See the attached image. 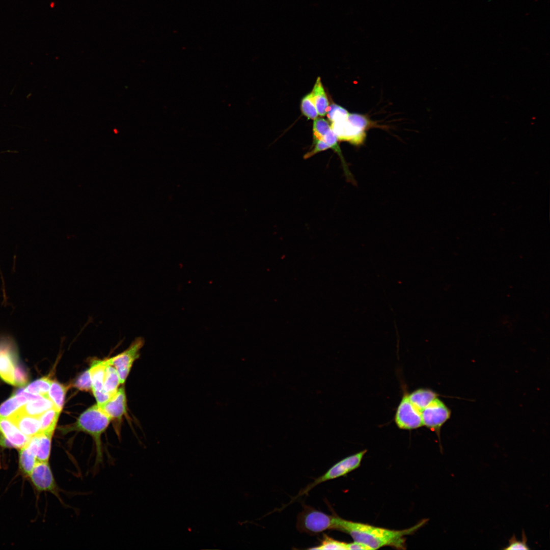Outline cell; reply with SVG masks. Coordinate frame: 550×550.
I'll list each match as a JSON object with an SVG mask.
<instances>
[{"label":"cell","mask_w":550,"mask_h":550,"mask_svg":"<svg viewBox=\"0 0 550 550\" xmlns=\"http://www.w3.org/2000/svg\"><path fill=\"white\" fill-rule=\"evenodd\" d=\"M69 388L57 380H52L48 393V397L52 401L54 407L61 412L64 403L66 393Z\"/></svg>","instance_id":"cell-18"},{"label":"cell","mask_w":550,"mask_h":550,"mask_svg":"<svg viewBox=\"0 0 550 550\" xmlns=\"http://www.w3.org/2000/svg\"><path fill=\"white\" fill-rule=\"evenodd\" d=\"M111 419L97 405H93L84 411L72 426L64 429V433L72 431H81L89 434L93 438L96 448L95 465L98 466L103 462V450L101 435L107 429Z\"/></svg>","instance_id":"cell-2"},{"label":"cell","mask_w":550,"mask_h":550,"mask_svg":"<svg viewBox=\"0 0 550 550\" xmlns=\"http://www.w3.org/2000/svg\"><path fill=\"white\" fill-rule=\"evenodd\" d=\"M14 340L7 335H0V377L7 383L15 386V374L20 365Z\"/></svg>","instance_id":"cell-6"},{"label":"cell","mask_w":550,"mask_h":550,"mask_svg":"<svg viewBox=\"0 0 550 550\" xmlns=\"http://www.w3.org/2000/svg\"><path fill=\"white\" fill-rule=\"evenodd\" d=\"M4 152H5V151H4ZM2 152H1L0 153H2Z\"/></svg>","instance_id":"cell-34"},{"label":"cell","mask_w":550,"mask_h":550,"mask_svg":"<svg viewBox=\"0 0 550 550\" xmlns=\"http://www.w3.org/2000/svg\"><path fill=\"white\" fill-rule=\"evenodd\" d=\"M439 394L429 389H419L408 394V398L412 404L421 411Z\"/></svg>","instance_id":"cell-17"},{"label":"cell","mask_w":550,"mask_h":550,"mask_svg":"<svg viewBox=\"0 0 550 550\" xmlns=\"http://www.w3.org/2000/svg\"><path fill=\"white\" fill-rule=\"evenodd\" d=\"M301 111L308 119L314 120L318 115L314 102L312 91L305 96L301 101Z\"/></svg>","instance_id":"cell-25"},{"label":"cell","mask_w":550,"mask_h":550,"mask_svg":"<svg viewBox=\"0 0 550 550\" xmlns=\"http://www.w3.org/2000/svg\"><path fill=\"white\" fill-rule=\"evenodd\" d=\"M312 92L318 115L325 116L329 107V101L320 77H317Z\"/></svg>","instance_id":"cell-19"},{"label":"cell","mask_w":550,"mask_h":550,"mask_svg":"<svg viewBox=\"0 0 550 550\" xmlns=\"http://www.w3.org/2000/svg\"><path fill=\"white\" fill-rule=\"evenodd\" d=\"M313 148L305 154L304 156L305 159L310 158L317 153L330 148L324 141L318 139H313Z\"/></svg>","instance_id":"cell-31"},{"label":"cell","mask_w":550,"mask_h":550,"mask_svg":"<svg viewBox=\"0 0 550 550\" xmlns=\"http://www.w3.org/2000/svg\"><path fill=\"white\" fill-rule=\"evenodd\" d=\"M53 407V404L49 398L42 396L39 399L29 401L17 410L30 416L39 417Z\"/></svg>","instance_id":"cell-16"},{"label":"cell","mask_w":550,"mask_h":550,"mask_svg":"<svg viewBox=\"0 0 550 550\" xmlns=\"http://www.w3.org/2000/svg\"><path fill=\"white\" fill-rule=\"evenodd\" d=\"M309 549L318 550H347V543L336 540L324 534L323 539L318 545Z\"/></svg>","instance_id":"cell-26"},{"label":"cell","mask_w":550,"mask_h":550,"mask_svg":"<svg viewBox=\"0 0 550 550\" xmlns=\"http://www.w3.org/2000/svg\"><path fill=\"white\" fill-rule=\"evenodd\" d=\"M29 401L24 395L15 394L0 405V418H7Z\"/></svg>","instance_id":"cell-22"},{"label":"cell","mask_w":550,"mask_h":550,"mask_svg":"<svg viewBox=\"0 0 550 550\" xmlns=\"http://www.w3.org/2000/svg\"><path fill=\"white\" fill-rule=\"evenodd\" d=\"M1 468V461H0V469Z\"/></svg>","instance_id":"cell-33"},{"label":"cell","mask_w":550,"mask_h":550,"mask_svg":"<svg viewBox=\"0 0 550 550\" xmlns=\"http://www.w3.org/2000/svg\"><path fill=\"white\" fill-rule=\"evenodd\" d=\"M395 422L399 428L404 430L417 429L423 426L421 411L412 404L407 393L403 395L397 408Z\"/></svg>","instance_id":"cell-10"},{"label":"cell","mask_w":550,"mask_h":550,"mask_svg":"<svg viewBox=\"0 0 550 550\" xmlns=\"http://www.w3.org/2000/svg\"><path fill=\"white\" fill-rule=\"evenodd\" d=\"M331 129L328 122L324 118H317L313 122V139L322 140L324 136Z\"/></svg>","instance_id":"cell-27"},{"label":"cell","mask_w":550,"mask_h":550,"mask_svg":"<svg viewBox=\"0 0 550 550\" xmlns=\"http://www.w3.org/2000/svg\"><path fill=\"white\" fill-rule=\"evenodd\" d=\"M8 418L25 435L31 437L40 432L39 417L30 416L18 410Z\"/></svg>","instance_id":"cell-13"},{"label":"cell","mask_w":550,"mask_h":550,"mask_svg":"<svg viewBox=\"0 0 550 550\" xmlns=\"http://www.w3.org/2000/svg\"><path fill=\"white\" fill-rule=\"evenodd\" d=\"M37 439L35 436L30 437L28 443L19 449V469L25 476H29L37 461Z\"/></svg>","instance_id":"cell-14"},{"label":"cell","mask_w":550,"mask_h":550,"mask_svg":"<svg viewBox=\"0 0 550 550\" xmlns=\"http://www.w3.org/2000/svg\"><path fill=\"white\" fill-rule=\"evenodd\" d=\"M367 450H364L352 455L347 456L332 466L325 473L315 479L306 487L301 489L293 497L289 504L300 496L307 494L315 486L324 482L344 476L360 466L362 459Z\"/></svg>","instance_id":"cell-5"},{"label":"cell","mask_w":550,"mask_h":550,"mask_svg":"<svg viewBox=\"0 0 550 550\" xmlns=\"http://www.w3.org/2000/svg\"><path fill=\"white\" fill-rule=\"evenodd\" d=\"M0 443L2 445L20 449L30 437L24 434L8 418H0Z\"/></svg>","instance_id":"cell-11"},{"label":"cell","mask_w":550,"mask_h":550,"mask_svg":"<svg viewBox=\"0 0 550 550\" xmlns=\"http://www.w3.org/2000/svg\"><path fill=\"white\" fill-rule=\"evenodd\" d=\"M335 514L329 515L304 505L297 518L296 528L300 533L315 535L328 530H334Z\"/></svg>","instance_id":"cell-4"},{"label":"cell","mask_w":550,"mask_h":550,"mask_svg":"<svg viewBox=\"0 0 550 550\" xmlns=\"http://www.w3.org/2000/svg\"><path fill=\"white\" fill-rule=\"evenodd\" d=\"M522 540H517L515 535H513L509 540L508 545L503 549L506 550L529 549L530 548L527 544V537L524 531H522Z\"/></svg>","instance_id":"cell-30"},{"label":"cell","mask_w":550,"mask_h":550,"mask_svg":"<svg viewBox=\"0 0 550 550\" xmlns=\"http://www.w3.org/2000/svg\"><path fill=\"white\" fill-rule=\"evenodd\" d=\"M352 549L370 550L371 549L361 542L353 541L352 542L347 543V550Z\"/></svg>","instance_id":"cell-32"},{"label":"cell","mask_w":550,"mask_h":550,"mask_svg":"<svg viewBox=\"0 0 550 550\" xmlns=\"http://www.w3.org/2000/svg\"><path fill=\"white\" fill-rule=\"evenodd\" d=\"M61 412L54 407L46 410L39 416L40 433L52 434L56 427Z\"/></svg>","instance_id":"cell-20"},{"label":"cell","mask_w":550,"mask_h":550,"mask_svg":"<svg viewBox=\"0 0 550 550\" xmlns=\"http://www.w3.org/2000/svg\"><path fill=\"white\" fill-rule=\"evenodd\" d=\"M347 111L342 106L335 103L329 105L326 115L332 122L346 119L348 116Z\"/></svg>","instance_id":"cell-28"},{"label":"cell","mask_w":550,"mask_h":550,"mask_svg":"<svg viewBox=\"0 0 550 550\" xmlns=\"http://www.w3.org/2000/svg\"><path fill=\"white\" fill-rule=\"evenodd\" d=\"M105 362L106 365L105 371L103 389L106 393L113 397L119 389L118 387L121 383L120 379L116 368L113 366L108 364L106 361Z\"/></svg>","instance_id":"cell-21"},{"label":"cell","mask_w":550,"mask_h":550,"mask_svg":"<svg viewBox=\"0 0 550 550\" xmlns=\"http://www.w3.org/2000/svg\"><path fill=\"white\" fill-rule=\"evenodd\" d=\"M451 415L450 408L437 397L421 411L423 426L435 432L439 437L442 427Z\"/></svg>","instance_id":"cell-7"},{"label":"cell","mask_w":550,"mask_h":550,"mask_svg":"<svg viewBox=\"0 0 550 550\" xmlns=\"http://www.w3.org/2000/svg\"><path fill=\"white\" fill-rule=\"evenodd\" d=\"M37 460L49 461L53 434L40 433L37 434Z\"/></svg>","instance_id":"cell-23"},{"label":"cell","mask_w":550,"mask_h":550,"mask_svg":"<svg viewBox=\"0 0 550 550\" xmlns=\"http://www.w3.org/2000/svg\"><path fill=\"white\" fill-rule=\"evenodd\" d=\"M73 386L81 391H92V384L90 369L85 370L78 376Z\"/></svg>","instance_id":"cell-29"},{"label":"cell","mask_w":550,"mask_h":550,"mask_svg":"<svg viewBox=\"0 0 550 550\" xmlns=\"http://www.w3.org/2000/svg\"><path fill=\"white\" fill-rule=\"evenodd\" d=\"M427 520L424 519L407 529L394 530L348 520L335 514L334 530L349 535L353 541L361 542L371 549L387 546L403 549L405 546V536L414 533Z\"/></svg>","instance_id":"cell-1"},{"label":"cell","mask_w":550,"mask_h":550,"mask_svg":"<svg viewBox=\"0 0 550 550\" xmlns=\"http://www.w3.org/2000/svg\"><path fill=\"white\" fill-rule=\"evenodd\" d=\"M104 360H94L89 368L92 380L93 394L105 392L103 389L104 379L106 368Z\"/></svg>","instance_id":"cell-15"},{"label":"cell","mask_w":550,"mask_h":550,"mask_svg":"<svg viewBox=\"0 0 550 550\" xmlns=\"http://www.w3.org/2000/svg\"><path fill=\"white\" fill-rule=\"evenodd\" d=\"M52 380L49 376H44L29 384L23 390L28 393L48 397Z\"/></svg>","instance_id":"cell-24"},{"label":"cell","mask_w":550,"mask_h":550,"mask_svg":"<svg viewBox=\"0 0 550 550\" xmlns=\"http://www.w3.org/2000/svg\"><path fill=\"white\" fill-rule=\"evenodd\" d=\"M28 477L38 491L49 492L61 500L49 461H37Z\"/></svg>","instance_id":"cell-9"},{"label":"cell","mask_w":550,"mask_h":550,"mask_svg":"<svg viewBox=\"0 0 550 550\" xmlns=\"http://www.w3.org/2000/svg\"><path fill=\"white\" fill-rule=\"evenodd\" d=\"M98 406L111 420L120 423L127 411L126 395L124 387L119 388L108 401Z\"/></svg>","instance_id":"cell-12"},{"label":"cell","mask_w":550,"mask_h":550,"mask_svg":"<svg viewBox=\"0 0 550 550\" xmlns=\"http://www.w3.org/2000/svg\"><path fill=\"white\" fill-rule=\"evenodd\" d=\"M144 343L142 338H137L127 349L115 356L105 359L108 364L116 368L121 383H124L126 381L133 363L140 356V351Z\"/></svg>","instance_id":"cell-8"},{"label":"cell","mask_w":550,"mask_h":550,"mask_svg":"<svg viewBox=\"0 0 550 550\" xmlns=\"http://www.w3.org/2000/svg\"><path fill=\"white\" fill-rule=\"evenodd\" d=\"M369 124L363 115L348 114L346 119L332 122L331 127L338 140L359 145L366 138L365 131Z\"/></svg>","instance_id":"cell-3"}]
</instances>
